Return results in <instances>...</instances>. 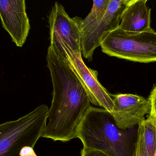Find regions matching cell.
<instances>
[{"label":"cell","mask_w":156,"mask_h":156,"mask_svg":"<svg viewBox=\"0 0 156 156\" xmlns=\"http://www.w3.org/2000/svg\"><path fill=\"white\" fill-rule=\"evenodd\" d=\"M110 0L94 1L92 7L87 16L83 19L77 16L81 34L98 23L106 13Z\"/></svg>","instance_id":"obj_11"},{"label":"cell","mask_w":156,"mask_h":156,"mask_svg":"<svg viewBox=\"0 0 156 156\" xmlns=\"http://www.w3.org/2000/svg\"><path fill=\"white\" fill-rule=\"evenodd\" d=\"M148 100L151 105V112L149 114L156 115V85L151 91Z\"/></svg>","instance_id":"obj_12"},{"label":"cell","mask_w":156,"mask_h":156,"mask_svg":"<svg viewBox=\"0 0 156 156\" xmlns=\"http://www.w3.org/2000/svg\"><path fill=\"white\" fill-rule=\"evenodd\" d=\"M113 101L111 113L116 126L121 130L132 129L150 114L151 105L148 99L132 94H111Z\"/></svg>","instance_id":"obj_6"},{"label":"cell","mask_w":156,"mask_h":156,"mask_svg":"<svg viewBox=\"0 0 156 156\" xmlns=\"http://www.w3.org/2000/svg\"><path fill=\"white\" fill-rule=\"evenodd\" d=\"M50 34L60 37L76 53L82 55V35L77 16L69 17L61 4L55 2L48 17Z\"/></svg>","instance_id":"obj_8"},{"label":"cell","mask_w":156,"mask_h":156,"mask_svg":"<svg viewBox=\"0 0 156 156\" xmlns=\"http://www.w3.org/2000/svg\"><path fill=\"white\" fill-rule=\"evenodd\" d=\"M50 41L55 42L84 87L90 103L112 113L113 109V101L111 93L98 80L97 71L88 68L83 62L81 55L76 53L59 37L50 34Z\"/></svg>","instance_id":"obj_4"},{"label":"cell","mask_w":156,"mask_h":156,"mask_svg":"<svg viewBox=\"0 0 156 156\" xmlns=\"http://www.w3.org/2000/svg\"><path fill=\"white\" fill-rule=\"evenodd\" d=\"M134 156H156V127L149 118L138 125Z\"/></svg>","instance_id":"obj_10"},{"label":"cell","mask_w":156,"mask_h":156,"mask_svg":"<svg viewBox=\"0 0 156 156\" xmlns=\"http://www.w3.org/2000/svg\"><path fill=\"white\" fill-rule=\"evenodd\" d=\"M147 0H130L122 16L119 28L133 33L146 32L150 27L151 9L147 5Z\"/></svg>","instance_id":"obj_9"},{"label":"cell","mask_w":156,"mask_h":156,"mask_svg":"<svg viewBox=\"0 0 156 156\" xmlns=\"http://www.w3.org/2000/svg\"><path fill=\"white\" fill-rule=\"evenodd\" d=\"M147 118H149L152 121V122L154 123L156 127V115H152L149 114Z\"/></svg>","instance_id":"obj_15"},{"label":"cell","mask_w":156,"mask_h":156,"mask_svg":"<svg viewBox=\"0 0 156 156\" xmlns=\"http://www.w3.org/2000/svg\"><path fill=\"white\" fill-rule=\"evenodd\" d=\"M48 110L43 104L17 120L0 124V156H21L23 147L34 148L46 125Z\"/></svg>","instance_id":"obj_2"},{"label":"cell","mask_w":156,"mask_h":156,"mask_svg":"<svg viewBox=\"0 0 156 156\" xmlns=\"http://www.w3.org/2000/svg\"><path fill=\"white\" fill-rule=\"evenodd\" d=\"M137 130L116 126L110 112L90 106L77 132L83 147L97 150L107 156H134Z\"/></svg>","instance_id":"obj_1"},{"label":"cell","mask_w":156,"mask_h":156,"mask_svg":"<svg viewBox=\"0 0 156 156\" xmlns=\"http://www.w3.org/2000/svg\"><path fill=\"white\" fill-rule=\"evenodd\" d=\"M100 46L111 56L140 63L156 62V32L153 29L133 33L118 27L104 36Z\"/></svg>","instance_id":"obj_3"},{"label":"cell","mask_w":156,"mask_h":156,"mask_svg":"<svg viewBox=\"0 0 156 156\" xmlns=\"http://www.w3.org/2000/svg\"><path fill=\"white\" fill-rule=\"evenodd\" d=\"M130 0H110L104 16L94 25L81 33L82 55L92 60L94 50L101 45L102 39L108 32L119 27L122 15Z\"/></svg>","instance_id":"obj_5"},{"label":"cell","mask_w":156,"mask_h":156,"mask_svg":"<svg viewBox=\"0 0 156 156\" xmlns=\"http://www.w3.org/2000/svg\"><path fill=\"white\" fill-rule=\"evenodd\" d=\"M21 156H37L36 154L34 148L30 147H25L21 150L20 153Z\"/></svg>","instance_id":"obj_14"},{"label":"cell","mask_w":156,"mask_h":156,"mask_svg":"<svg viewBox=\"0 0 156 156\" xmlns=\"http://www.w3.org/2000/svg\"><path fill=\"white\" fill-rule=\"evenodd\" d=\"M0 19L3 27L16 46L22 47L30 31L24 0H0Z\"/></svg>","instance_id":"obj_7"},{"label":"cell","mask_w":156,"mask_h":156,"mask_svg":"<svg viewBox=\"0 0 156 156\" xmlns=\"http://www.w3.org/2000/svg\"><path fill=\"white\" fill-rule=\"evenodd\" d=\"M81 156H107L102 152L83 147L81 151Z\"/></svg>","instance_id":"obj_13"}]
</instances>
